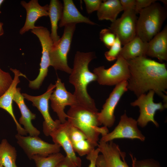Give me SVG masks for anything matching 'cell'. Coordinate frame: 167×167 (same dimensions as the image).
Segmentation results:
<instances>
[{
	"label": "cell",
	"mask_w": 167,
	"mask_h": 167,
	"mask_svg": "<svg viewBox=\"0 0 167 167\" xmlns=\"http://www.w3.org/2000/svg\"><path fill=\"white\" fill-rule=\"evenodd\" d=\"M130 72L128 90L138 97L150 90L154 91L167 105V70L166 65L141 56L127 60Z\"/></svg>",
	"instance_id": "1"
},
{
	"label": "cell",
	"mask_w": 167,
	"mask_h": 167,
	"mask_svg": "<svg viewBox=\"0 0 167 167\" xmlns=\"http://www.w3.org/2000/svg\"><path fill=\"white\" fill-rule=\"evenodd\" d=\"M96 58L94 52L77 51L75 56L73 68L69 78V82L74 86V94L78 104L95 112H98L93 99L87 92L89 84L97 81V77L88 68L90 62Z\"/></svg>",
	"instance_id": "2"
},
{
	"label": "cell",
	"mask_w": 167,
	"mask_h": 167,
	"mask_svg": "<svg viewBox=\"0 0 167 167\" xmlns=\"http://www.w3.org/2000/svg\"><path fill=\"white\" fill-rule=\"evenodd\" d=\"M98 112L94 111L79 104L70 106L66 113L67 121L87 136L95 147L97 146L99 136H104L109 132L108 128L100 127Z\"/></svg>",
	"instance_id": "3"
},
{
	"label": "cell",
	"mask_w": 167,
	"mask_h": 167,
	"mask_svg": "<svg viewBox=\"0 0 167 167\" xmlns=\"http://www.w3.org/2000/svg\"><path fill=\"white\" fill-rule=\"evenodd\" d=\"M137 19L136 36L148 42L160 31L167 16L166 8L155 2L139 12Z\"/></svg>",
	"instance_id": "4"
},
{
	"label": "cell",
	"mask_w": 167,
	"mask_h": 167,
	"mask_svg": "<svg viewBox=\"0 0 167 167\" xmlns=\"http://www.w3.org/2000/svg\"><path fill=\"white\" fill-rule=\"evenodd\" d=\"M76 24L65 26L63 35L58 42L52 46L49 53L50 66L56 70H59L70 74L72 68L67 64V56L69 51Z\"/></svg>",
	"instance_id": "5"
},
{
	"label": "cell",
	"mask_w": 167,
	"mask_h": 167,
	"mask_svg": "<svg viewBox=\"0 0 167 167\" xmlns=\"http://www.w3.org/2000/svg\"><path fill=\"white\" fill-rule=\"evenodd\" d=\"M31 32L38 38L42 47V56L40 63L39 74L33 80H29V87L33 89L40 88L45 79L47 75L48 68L50 66L49 53L53 44L48 29L41 26L31 30Z\"/></svg>",
	"instance_id": "6"
},
{
	"label": "cell",
	"mask_w": 167,
	"mask_h": 167,
	"mask_svg": "<svg viewBox=\"0 0 167 167\" xmlns=\"http://www.w3.org/2000/svg\"><path fill=\"white\" fill-rule=\"evenodd\" d=\"M93 73L97 77L98 84L102 85L115 86L128 80L130 76L128 62L120 55L110 67L106 69L104 66H101L95 68Z\"/></svg>",
	"instance_id": "7"
},
{
	"label": "cell",
	"mask_w": 167,
	"mask_h": 167,
	"mask_svg": "<svg viewBox=\"0 0 167 167\" xmlns=\"http://www.w3.org/2000/svg\"><path fill=\"white\" fill-rule=\"evenodd\" d=\"M155 93L154 91L150 90L147 94L141 95L131 103V106H138L139 109L140 114L137 121L138 125L142 127L146 126L149 122L158 127L159 123L154 119L156 112L157 110L162 111L167 108V105L161 102L156 103L154 102Z\"/></svg>",
	"instance_id": "8"
},
{
	"label": "cell",
	"mask_w": 167,
	"mask_h": 167,
	"mask_svg": "<svg viewBox=\"0 0 167 167\" xmlns=\"http://www.w3.org/2000/svg\"><path fill=\"white\" fill-rule=\"evenodd\" d=\"M15 137L17 144L30 160L34 155L46 157L59 152L60 150L59 145L46 142L38 136H25L18 133Z\"/></svg>",
	"instance_id": "9"
},
{
	"label": "cell",
	"mask_w": 167,
	"mask_h": 167,
	"mask_svg": "<svg viewBox=\"0 0 167 167\" xmlns=\"http://www.w3.org/2000/svg\"><path fill=\"white\" fill-rule=\"evenodd\" d=\"M55 87V84H50L46 92L38 96H31L26 93H22L24 99L32 102V105L36 107L42 115L44 119L43 131L46 136H50V134L61 123L58 119L54 120L49 112V101Z\"/></svg>",
	"instance_id": "10"
},
{
	"label": "cell",
	"mask_w": 167,
	"mask_h": 167,
	"mask_svg": "<svg viewBox=\"0 0 167 167\" xmlns=\"http://www.w3.org/2000/svg\"><path fill=\"white\" fill-rule=\"evenodd\" d=\"M137 125V121L132 117H128L125 111L121 115L119 123L114 130L102 136L100 141L107 142L116 139H138L144 141L145 137Z\"/></svg>",
	"instance_id": "11"
},
{
	"label": "cell",
	"mask_w": 167,
	"mask_h": 167,
	"mask_svg": "<svg viewBox=\"0 0 167 167\" xmlns=\"http://www.w3.org/2000/svg\"><path fill=\"white\" fill-rule=\"evenodd\" d=\"M97 147L101 154L97 158L96 167H129L125 159V152L113 141H100Z\"/></svg>",
	"instance_id": "12"
},
{
	"label": "cell",
	"mask_w": 167,
	"mask_h": 167,
	"mask_svg": "<svg viewBox=\"0 0 167 167\" xmlns=\"http://www.w3.org/2000/svg\"><path fill=\"white\" fill-rule=\"evenodd\" d=\"M137 20L134 10L124 11L121 16L112 23L109 28L115 34L124 45L136 36Z\"/></svg>",
	"instance_id": "13"
},
{
	"label": "cell",
	"mask_w": 167,
	"mask_h": 167,
	"mask_svg": "<svg viewBox=\"0 0 167 167\" xmlns=\"http://www.w3.org/2000/svg\"><path fill=\"white\" fill-rule=\"evenodd\" d=\"M55 89L51 95L49 100L53 111L56 113L61 123L65 122L67 116L64 111L65 107L78 104L74 94L68 92L64 83L58 78L55 82Z\"/></svg>",
	"instance_id": "14"
},
{
	"label": "cell",
	"mask_w": 167,
	"mask_h": 167,
	"mask_svg": "<svg viewBox=\"0 0 167 167\" xmlns=\"http://www.w3.org/2000/svg\"><path fill=\"white\" fill-rule=\"evenodd\" d=\"M127 84V80H125L115 86L102 109L98 113V119L101 125L107 128L113 125L115 120V109L122 95L128 90Z\"/></svg>",
	"instance_id": "15"
},
{
	"label": "cell",
	"mask_w": 167,
	"mask_h": 167,
	"mask_svg": "<svg viewBox=\"0 0 167 167\" xmlns=\"http://www.w3.org/2000/svg\"><path fill=\"white\" fill-rule=\"evenodd\" d=\"M10 70L14 74V78L9 87L0 96V108L6 111L11 117L15 124L18 133L22 135H26L27 133L19 124L15 116L13 109L12 103L17 85L20 82L19 77L22 76L25 78L27 77L25 75L16 69L10 68Z\"/></svg>",
	"instance_id": "16"
},
{
	"label": "cell",
	"mask_w": 167,
	"mask_h": 167,
	"mask_svg": "<svg viewBox=\"0 0 167 167\" xmlns=\"http://www.w3.org/2000/svg\"><path fill=\"white\" fill-rule=\"evenodd\" d=\"M68 125L67 121L64 123H60L50 134V136L54 143L63 148L66 153V156L68 157L77 167H81V160L76 156L68 136Z\"/></svg>",
	"instance_id": "17"
},
{
	"label": "cell",
	"mask_w": 167,
	"mask_h": 167,
	"mask_svg": "<svg viewBox=\"0 0 167 167\" xmlns=\"http://www.w3.org/2000/svg\"><path fill=\"white\" fill-rule=\"evenodd\" d=\"M20 4L26 10V17L23 27L19 31V33L22 35L29 30L37 27L35 24L37 20L43 16L49 15V5L41 6L37 0H31L28 2L22 1Z\"/></svg>",
	"instance_id": "18"
},
{
	"label": "cell",
	"mask_w": 167,
	"mask_h": 167,
	"mask_svg": "<svg viewBox=\"0 0 167 167\" xmlns=\"http://www.w3.org/2000/svg\"><path fill=\"white\" fill-rule=\"evenodd\" d=\"M20 90V88H17L13 98V101L17 105L21 114L19 123L24 126V129L29 135L38 136L40 132L33 126L32 122V120L36 118V115L32 113L26 105Z\"/></svg>",
	"instance_id": "19"
},
{
	"label": "cell",
	"mask_w": 167,
	"mask_h": 167,
	"mask_svg": "<svg viewBox=\"0 0 167 167\" xmlns=\"http://www.w3.org/2000/svg\"><path fill=\"white\" fill-rule=\"evenodd\" d=\"M146 56L156 58L161 62L167 61V25L148 42Z\"/></svg>",
	"instance_id": "20"
},
{
	"label": "cell",
	"mask_w": 167,
	"mask_h": 167,
	"mask_svg": "<svg viewBox=\"0 0 167 167\" xmlns=\"http://www.w3.org/2000/svg\"><path fill=\"white\" fill-rule=\"evenodd\" d=\"M68 122V135L75 152L80 156H83L87 155L95 149L96 147L85 134Z\"/></svg>",
	"instance_id": "21"
},
{
	"label": "cell",
	"mask_w": 167,
	"mask_h": 167,
	"mask_svg": "<svg viewBox=\"0 0 167 167\" xmlns=\"http://www.w3.org/2000/svg\"><path fill=\"white\" fill-rule=\"evenodd\" d=\"M62 15L59 26L65 27L71 24L84 23L91 25L96 24L83 15L78 10L72 0H63Z\"/></svg>",
	"instance_id": "22"
},
{
	"label": "cell",
	"mask_w": 167,
	"mask_h": 167,
	"mask_svg": "<svg viewBox=\"0 0 167 167\" xmlns=\"http://www.w3.org/2000/svg\"><path fill=\"white\" fill-rule=\"evenodd\" d=\"M148 42H145L136 36L122 47L119 55L126 60L137 57H146Z\"/></svg>",
	"instance_id": "23"
},
{
	"label": "cell",
	"mask_w": 167,
	"mask_h": 167,
	"mask_svg": "<svg viewBox=\"0 0 167 167\" xmlns=\"http://www.w3.org/2000/svg\"><path fill=\"white\" fill-rule=\"evenodd\" d=\"M97 11L98 20H109L112 23L116 19L118 14L123 11L119 0L103 1Z\"/></svg>",
	"instance_id": "24"
},
{
	"label": "cell",
	"mask_w": 167,
	"mask_h": 167,
	"mask_svg": "<svg viewBox=\"0 0 167 167\" xmlns=\"http://www.w3.org/2000/svg\"><path fill=\"white\" fill-rule=\"evenodd\" d=\"M63 4L58 0H51L49 5L48 13L51 25L50 37L53 45L56 44L60 39L58 35V23L62 15Z\"/></svg>",
	"instance_id": "25"
},
{
	"label": "cell",
	"mask_w": 167,
	"mask_h": 167,
	"mask_svg": "<svg viewBox=\"0 0 167 167\" xmlns=\"http://www.w3.org/2000/svg\"><path fill=\"white\" fill-rule=\"evenodd\" d=\"M17 151L6 139H3L0 143V165L3 167H19L16 161Z\"/></svg>",
	"instance_id": "26"
},
{
	"label": "cell",
	"mask_w": 167,
	"mask_h": 167,
	"mask_svg": "<svg viewBox=\"0 0 167 167\" xmlns=\"http://www.w3.org/2000/svg\"><path fill=\"white\" fill-rule=\"evenodd\" d=\"M62 154L59 152L51 154L47 156L38 155L33 156V160L36 167H55L64 157Z\"/></svg>",
	"instance_id": "27"
},
{
	"label": "cell",
	"mask_w": 167,
	"mask_h": 167,
	"mask_svg": "<svg viewBox=\"0 0 167 167\" xmlns=\"http://www.w3.org/2000/svg\"><path fill=\"white\" fill-rule=\"evenodd\" d=\"M122 45L120 40L116 36L113 45L109 51L105 53V57L108 61H112L117 60L122 49Z\"/></svg>",
	"instance_id": "28"
},
{
	"label": "cell",
	"mask_w": 167,
	"mask_h": 167,
	"mask_svg": "<svg viewBox=\"0 0 167 167\" xmlns=\"http://www.w3.org/2000/svg\"><path fill=\"white\" fill-rule=\"evenodd\" d=\"M116 37L115 34L109 28L102 29L100 32V39L109 49L114 43Z\"/></svg>",
	"instance_id": "29"
},
{
	"label": "cell",
	"mask_w": 167,
	"mask_h": 167,
	"mask_svg": "<svg viewBox=\"0 0 167 167\" xmlns=\"http://www.w3.org/2000/svg\"><path fill=\"white\" fill-rule=\"evenodd\" d=\"M132 160V167H162L160 163L153 158H148L142 160H137L133 158L130 154Z\"/></svg>",
	"instance_id": "30"
},
{
	"label": "cell",
	"mask_w": 167,
	"mask_h": 167,
	"mask_svg": "<svg viewBox=\"0 0 167 167\" xmlns=\"http://www.w3.org/2000/svg\"><path fill=\"white\" fill-rule=\"evenodd\" d=\"M13 80L10 74L3 71L0 68V96L9 87Z\"/></svg>",
	"instance_id": "31"
},
{
	"label": "cell",
	"mask_w": 167,
	"mask_h": 167,
	"mask_svg": "<svg viewBox=\"0 0 167 167\" xmlns=\"http://www.w3.org/2000/svg\"><path fill=\"white\" fill-rule=\"evenodd\" d=\"M86 10L88 14L97 11L102 2L101 0H84Z\"/></svg>",
	"instance_id": "32"
},
{
	"label": "cell",
	"mask_w": 167,
	"mask_h": 167,
	"mask_svg": "<svg viewBox=\"0 0 167 167\" xmlns=\"http://www.w3.org/2000/svg\"><path fill=\"white\" fill-rule=\"evenodd\" d=\"M156 1V0H135L134 10L136 14L139 13L142 10L148 7Z\"/></svg>",
	"instance_id": "33"
},
{
	"label": "cell",
	"mask_w": 167,
	"mask_h": 167,
	"mask_svg": "<svg viewBox=\"0 0 167 167\" xmlns=\"http://www.w3.org/2000/svg\"><path fill=\"white\" fill-rule=\"evenodd\" d=\"M100 153L99 150L97 148L87 155L86 158L90 161L88 167H96V161Z\"/></svg>",
	"instance_id": "34"
},
{
	"label": "cell",
	"mask_w": 167,
	"mask_h": 167,
	"mask_svg": "<svg viewBox=\"0 0 167 167\" xmlns=\"http://www.w3.org/2000/svg\"><path fill=\"white\" fill-rule=\"evenodd\" d=\"M119 1L123 11L134 10L135 0H120Z\"/></svg>",
	"instance_id": "35"
},
{
	"label": "cell",
	"mask_w": 167,
	"mask_h": 167,
	"mask_svg": "<svg viewBox=\"0 0 167 167\" xmlns=\"http://www.w3.org/2000/svg\"><path fill=\"white\" fill-rule=\"evenodd\" d=\"M55 167H77L75 164L67 156L60 161Z\"/></svg>",
	"instance_id": "36"
},
{
	"label": "cell",
	"mask_w": 167,
	"mask_h": 167,
	"mask_svg": "<svg viewBox=\"0 0 167 167\" xmlns=\"http://www.w3.org/2000/svg\"><path fill=\"white\" fill-rule=\"evenodd\" d=\"M3 24L2 23L0 22V36H2L4 34V30L2 28Z\"/></svg>",
	"instance_id": "37"
},
{
	"label": "cell",
	"mask_w": 167,
	"mask_h": 167,
	"mask_svg": "<svg viewBox=\"0 0 167 167\" xmlns=\"http://www.w3.org/2000/svg\"><path fill=\"white\" fill-rule=\"evenodd\" d=\"M161 2H162L163 3H164L165 5H167V0H160Z\"/></svg>",
	"instance_id": "38"
},
{
	"label": "cell",
	"mask_w": 167,
	"mask_h": 167,
	"mask_svg": "<svg viewBox=\"0 0 167 167\" xmlns=\"http://www.w3.org/2000/svg\"><path fill=\"white\" fill-rule=\"evenodd\" d=\"M4 0H0V7L2 3L4 2ZM1 13V12L0 11V13Z\"/></svg>",
	"instance_id": "39"
},
{
	"label": "cell",
	"mask_w": 167,
	"mask_h": 167,
	"mask_svg": "<svg viewBox=\"0 0 167 167\" xmlns=\"http://www.w3.org/2000/svg\"><path fill=\"white\" fill-rule=\"evenodd\" d=\"M0 167H3L2 166V165H0Z\"/></svg>",
	"instance_id": "40"
}]
</instances>
